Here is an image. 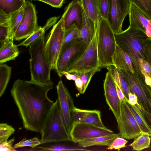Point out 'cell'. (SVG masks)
Segmentation results:
<instances>
[{
  "label": "cell",
  "instance_id": "1",
  "mask_svg": "<svg viewBox=\"0 0 151 151\" xmlns=\"http://www.w3.org/2000/svg\"><path fill=\"white\" fill-rule=\"evenodd\" d=\"M52 86L51 81L44 83L19 79L14 81L10 92L27 130L41 132L54 103L47 96Z\"/></svg>",
  "mask_w": 151,
  "mask_h": 151
},
{
  "label": "cell",
  "instance_id": "2",
  "mask_svg": "<svg viewBox=\"0 0 151 151\" xmlns=\"http://www.w3.org/2000/svg\"><path fill=\"white\" fill-rule=\"evenodd\" d=\"M115 35L116 44L130 56L134 66L135 74L145 84L139 62L141 60H147L142 41L148 37L141 31L129 26L125 30Z\"/></svg>",
  "mask_w": 151,
  "mask_h": 151
},
{
  "label": "cell",
  "instance_id": "3",
  "mask_svg": "<svg viewBox=\"0 0 151 151\" xmlns=\"http://www.w3.org/2000/svg\"><path fill=\"white\" fill-rule=\"evenodd\" d=\"M45 43L44 33L29 46L31 80L40 83L50 81L52 69L46 55Z\"/></svg>",
  "mask_w": 151,
  "mask_h": 151
},
{
  "label": "cell",
  "instance_id": "4",
  "mask_svg": "<svg viewBox=\"0 0 151 151\" xmlns=\"http://www.w3.org/2000/svg\"><path fill=\"white\" fill-rule=\"evenodd\" d=\"M41 134V144L71 141L62 118L58 99L48 114Z\"/></svg>",
  "mask_w": 151,
  "mask_h": 151
},
{
  "label": "cell",
  "instance_id": "5",
  "mask_svg": "<svg viewBox=\"0 0 151 151\" xmlns=\"http://www.w3.org/2000/svg\"><path fill=\"white\" fill-rule=\"evenodd\" d=\"M116 45L114 32L107 20L101 17L97 33V49L99 68L114 65L112 57Z\"/></svg>",
  "mask_w": 151,
  "mask_h": 151
},
{
  "label": "cell",
  "instance_id": "6",
  "mask_svg": "<svg viewBox=\"0 0 151 151\" xmlns=\"http://www.w3.org/2000/svg\"><path fill=\"white\" fill-rule=\"evenodd\" d=\"M97 33L82 53L66 68L67 72H83L94 69L100 68L97 49Z\"/></svg>",
  "mask_w": 151,
  "mask_h": 151
},
{
  "label": "cell",
  "instance_id": "7",
  "mask_svg": "<svg viewBox=\"0 0 151 151\" xmlns=\"http://www.w3.org/2000/svg\"><path fill=\"white\" fill-rule=\"evenodd\" d=\"M65 30L61 17L53 26L45 41V50L52 69H55L57 60L61 50Z\"/></svg>",
  "mask_w": 151,
  "mask_h": 151
},
{
  "label": "cell",
  "instance_id": "8",
  "mask_svg": "<svg viewBox=\"0 0 151 151\" xmlns=\"http://www.w3.org/2000/svg\"><path fill=\"white\" fill-rule=\"evenodd\" d=\"M87 47L80 38L62 46L55 69L60 77L63 76V73L65 71L68 66L82 54Z\"/></svg>",
  "mask_w": 151,
  "mask_h": 151
},
{
  "label": "cell",
  "instance_id": "9",
  "mask_svg": "<svg viewBox=\"0 0 151 151\" xmlns=\"http://www.w3.org/2000/svg\"><path fill=\"white\" fill-rule=\"evenodd\" d=\"M126 100H121L120 114L117 121L121 137L128 139H134L142 132L132 113Z\"/></svg>",
  "mask_w": 151,
  "mask_h": 151
},
{
  "label": "cell",
  "instance_id": "10",
  "mask_svg": "<svg viewBox=\"0 0 151 151\" xmlns=\"http://www.w3.org/2000/svg\"><path fill=\"white\" fill-rule=\"evenodd\" d=\"M24 9L22 19L14 35L15 40L26 38L40 27L37 24L36 12L33 4L26 1Z\"/></svg>",
  "mask_w": 151,
  "mask_h": 151
},
{
  "label": "cell",
  "instance_id": "11",
  "mask_svg": "<svg viewBox=\"0 0 151 151\" xmlns=\"http://www.w3.org/2000/svg\"><path fill=\"white\" fill-rule=\"evenodd\" d=\"M56 89L60 114L65 128L69 134L73 124L71 112L75 107L73 101L62 80L58 83Z\"/></svg>",
  "mask_w": 151,
  "mask_h": 151
},
{
  "label": "cell",
  "instance_id": "12",
  "mask_svg": "<svg viewBox=\"0 0 151 151\" xmlns=\"http://www.w3.org/2000/svg\"><path fill=\"white\" fill-rule=\"evenodd\" d=\"M119 70L127 81L131 92L137 96L141 106L145 110L151 113L149 100V88L135 74L124 70Z\"/></svg>",
  "mask_w": 151,
  "mask_h": 151
},
{
  "label": "cell",
  "instance_id": "13",
  "mask_svg": "<svg viewBox=\"0 0 151 151\" xmlns=\"http://www.w3.org/2000/svg\"><path fill=\"white\" fill-rule=\"evenodd\" d=\"M113 133V131L108 129H102L81 122L73 123L69 134L71 141L77 143L85 139Z\"/></svg>",
  "mask_w": 151,
  "mask_h": 151
},
{
  "label": "cell",
  "instance_id": "14",
  "mask_svg": "<svg viewBox=\"0 0 151 151\" xmlns=\"http://www.w3.org/2000/svg\"><path fill=\"white\" fill-rule=\"evenodd\" d=\"M128 0H111L109 15L107 20L115 34L122 32L123 21L129 12Z\"/></svg>",
  "mask_w": 151,
  "mask_h": 151
},
{
  "label": "cell",
  "instance_id": "15",
  "mask_svg": "<svg viewBox=\"0 0 151 151\" xmlns=\"http://www.w3.org/2000/svg\"><path fill=\"white\" fill-rule=\"evenodd\" d=\"M104 88L106 102L117 121L120 116L121 100L118 95L115 81L108 71L106 74Z\"/></svg>",
  "mask_w": 151,
  "mask_h": 151
},
{
  "label": "cell",
  "instance_id": "16",
  "mask_svg": "<svg viewBox=\"0 0 151 151\" xmlns=\"http://www.w3.org/2000/svg\"><path fill=\"white\" fill-rule=\"evenodd\" d=\"M128 14L129 26L141 31L151 38V19L132 3L130 4Z\"/></svg>",
  "mask_w": 151,
  "mask_h": 151
},
{
  "label": "cell",
  "instance_id": "17",
  "mask_svg": "<svg viewBox=\"0 0 151 151\" xmlns=\"http://www.w3.org/2000/svg\"><path fill=\"white\" fill-rule=\"evenodd\" d=\"M61 17L65 31L74 23L80 29L82 22V9L80 1L73 0L70 2Z\"/></svg>",
  "mask_w": 151,
  "mask_h": 151
},
{
  "label": "cell",
  "instance_id": "18",
  "mask_svg": "<svg viewBox=\"0 0 151 151\" xmlns=\"http://www.w3.org/2000/svg\"><path fill=\"white\" fill-rule=\"evenodd\" d=\"M112 59L114 65L118 68L135 74L134 66L130 56L117 44Z\"/></svg>",
  "mask_w": 151,
  "mask_h": 151
},
{
  "label": "cell",
  "instance_id": "19",
  "mask_svg": "<svg viewBox=\"0 0 151 151\" xmlns=\"http://www.w3.org/2000/svg\"><path fill=\"white\" fill-rule=\"evenodd\" d=\"M82 22L80 29L79 38L82 42L87 46L95 35V25L93 22L87 16L82 8Z\"/></svg>",
  "mask_w": 151,
  "mask_h": 151
},
{
  "label": "cell",
  "instance_id": "20",
  "mask_svg": "<svg viewBox=\"0 0 151 151\" xmlns=\"http://www.w3.org/2000/svg\"><path fill=\"white\" fill-rule=\"evenodd\" d=\"M82 8L87 16L94 23L95 31H98L101 17L98 0H80Z\"/></svg>",
  "mask_w": 151,
  "mask_h": 151
},
{
  "label": "cell",
  "instance_id": "21",
  "mask_svg": "<svg viewBox=\"0 0 151 151\" xmlns=\"http://www.w3.org/2000/svg\"><path fill=\"white\" fill-rule=\"evenodd\" d=\"M0 44V65L15 60L19 55V51L18 46L13 43V41L8 39Z\"/></svg>",
  "mask_w": 151,
  "mask_h": 151
},
{
  "label": "cell",
  "instance_id": "22",
  "mask_svg": "<svg viewBox=\"0 0 151 151\" xmlns=\"http://www.w3.org/2000/svg\"><path fill=\"white\" fill-rule=\"evenodd\" d=\"M120 137L119 134L100 136L79 141L77 143L80 147L85 148L94 146H109L116 137Z\"/></svg>",
  "mask_w": 151,
  "mask_h": 151
},
{
  "label": "cell",
  "instance_id": "23",
  "mask_svg": "<svg viewBox=\"0 0 151 151\" xmlns=\"http://www.w3.org/2000/svg\"><path fill=\"white\" fill-rule=\"evenodd\" d=\"M106 68L111 75L116 83L121 88L126 99L128 101L129 94L131 91L124 76L120 70L114 65L107 66Z\"/></svg>",
  "mask_w": 151,
  "mask_h": 151
},
{
  "label": "cell",
  "instance_id": "24",
  "mask_svg": "<svg viewBox=\"0 0 151 151\" xmlns=\"http://www.w3.org/2000/svg\"><path fill=\"white\" fill-rule=\"evenodd\" d=\"M127 104L142 132L147 133L151 137V127L149 124L140 109L137 105H132L128 102Z\"/></svg>",
  "mask_w": 151,
  "mask_h": 151
},
{
  "label": "cell",
  "instance_id": "25",
  "mask_svg": "<svg viewBox=\"0 0 151 151\" xmlns=\"http://www.w3.org/2000/svg\"><path fill=\"white\" fill-rule=\"evenodd\" d=\"M24 6L10 14L9 22L8 39L13 41L15 34L19 25L24 14Z\"/></svg>",
  "mask_w": 151,
  "mask_h": 151
},
{
  "label": "cell",
  "instance_id": "26",
  "mask_svg": "<svg viewBox=\"0 0 151 151\" xmlns=\"http://www.w3.org/2000/svg\"><path fill=\"white\" fill-rule=\"evenodd\" d=\"M25 0H0V10L7 14L15 12L23 7Z\"/></svg>",
  "mask_w": 151,
  "mask_h": 151
},
{
  "label": "cell",
  "instance_id": "27",
  "mask_svg": "<svg viewBox=\"0 0 151 151\" xmlns=\"http://www.w3.org/2000/svg\"><path fill=\"white\" fill-rule=\"evenodd\" d=\"M83 122L102 129H108L104 125L102 121L101 112L99 110H87Z\"/></svg>",
  "mask_w": 151,
  "mask_h": 151
},
{
  "label": "cell",
  "instance_id": "28",
  "mask_svg": "<svg viewBox=\"0 0 151 151\" xmlns=\"http://www.w3.org/2000/svg\"><path fill=\"white\" fill-rule=\"evenodd\" d=\"M12 67L6 64L0 65V97L4 93L10 78Z\"/></svg>",
  "mask_w": 151,
  "mask_h": 151
},
{
  "label": "cell",
  "instance_id": "29",
  "mask_svg": "<svg viewBox=\"0 0 151 151\" xmlns=\"http://www.w3.org/2000/svg\"><path fill=\"white\" fill-rule=\"evenodd\" d=\"M150 137L148 134L142 133L134 139L129 146L133 150L138 151L149 148L151 142Z\"/></svg>",
  "mask_w": 151,
  "mask_h": 151
},
{
  "label": "cell",
  "instance_id": "30",
  "mask_svg": "<svg viewBox=\"0 0 151 151\" xmlns=\"http://www.w3.org/2000/svg\"><path fill=\"white\" fill-rule=\"evenodd\" d=\"M54 144L46 145L38 147V148L41 150L43 151H86L88 150L84 149L83 147L69 146L65 145L57 144V142H53Z\"/></svg>",
  "mask_w": 151,
  "mask_h": 151
},
{
  "label": "cell",
  "instance_id": "31",
  "mask_svg": "<svg viewBox=\"0 0 151 151\" xmlns=\"http://www.w3.org/2000/svg\"><path fill=\"white\" fill-rule=\"evenodd\" d=\"M100 68H96L85 72H74L72 73L77 76L81 79L83 82V87L81 93V94L84 93L91 78L96 72L100 71Z\"/></svg>",
  "mask_w": 151,
  "mask_h": 151
},
{
  "label": "cell",
  "instance_id": "32",
  "mask_svg": "<svg viewBox=\"0 0 151 151\" xmlns=\"http://www.w3.org/2000/svg\"><path fill=\"white\" fill-rule=\"evenodd\" d=\"M80 29L75 23L65 32L62 46L80 38Z\"/></svg>",
  "mask_w": 151,
  "mask_h": 151
},
{
  "label": "cell",
  "instance_id": "33",
  "mask_svg": "<svg viewBox=\"0 0 151 151\" xmlns=\"http://www.w3.org/2000/svg\"><path fill=\"white\" fill-rule=\"evenodd\" d=\"M151 19V0H128Z\"/></svg>",
  "mask_w": 151,
  "mask_h": 151
},
{
  "label": "cell",
  "instance_id": "34",
  "mask_svg": "<svg viewBox=\"0 0 151 151\" xmlns=\"http://www.w3.org/2000/svg\"><path fill=\"white\" fill-rule=\"evenodd\" d=\"M15 130L11 126L7 123H1L0 124V143L7 141L9 137L14 134Z\"/></svg>",
  "mask_w": 151,
  "mask_h": 151
},
{
  "label": "cell",
  "instance_id": "35",
  "mask_svg": "<svg viewBox=\"0 0 151 151\" xmlns=\"http://www.w3.org/2000/svg\"><path fill=\"white\" fill-rule=\"evenodd\" d=\"M41 144V141L36 137L27 139L24 138L19 142L15 144L14 147L15 148L24 147H29L34 148Z\"/></svg>",
  "mask_w": 151,
  "mask_h": 151
},
{
  "label": "cell",
  "instance_id": "36",
  "mask_svg": "<svg viewBox=\"0 0 151 151\" xmlns=\"http://www.w3.org/2000/svg\"><path fill=\"white\" fill-rule=\"evenodd\" d=\"M45 32L43 28L40 27L38 29L17 45L24 46L26 47L29 46L31 43L44 34Z\"/></svg>",
  "mask_w": 151,
  "mask_h": 151
},
{
  "label": "cell",
  "instance_id": "37",
  "mask_svg": "<svg viewBox=\"0 0 151 151\" xmlns=\"http://www.w3.org/2000/svg\"><path fill=\"white\" fill-rule=\"evenodd\" d=\"M101 17L107 20L109 17L111 0H98Z\"/></svg>",
  "mask_w": 151,
  "mask_h": 151
},
{
  "label": "cell",
  "instance_id": "38",
  "mask_svg": "<svg viewBox=\"0 0 151 151\" xmlns=\"http://www.w3.org/2000/svg\"><path fill=\"white\" fill-rule=\"evenodd\" d=\"M87 110H83L75 107L71 112V117L73 123L83 122Z\"/></svg>",
  "mask_w": 151,
  "mask_h": 151
},
{
  "label": "cell",
  "instance_id": "39",
  "mask_svg": "<svg viewBox=\"0 0 151 151\" xmlns=\"http://www.w3.org/2000/svg\"><path fill=\"white\" fill-rule=\"evenodd\" d=\"M127 142L124 138L120 137H118L114 140L107 149L109 150L114 149L119 150L120 149L125 147Z\"/></svg>",
  "mask_w": 151,
  "mask_h": 151
},
{
  "label": "cell",
  "instance_id": "40",
  "mask_svg": "<svg viewBox=\"0 0 151 151\" xmlns=\"http://www.w3.org/2000/svg\"><path fill=\"white\" fill-rule=\"evenodd\" d=\"M9 31V22L0 24V43L8 39Z\"/></svg>",
  "mask_w": 151,
  "mask_h": 151
},
{
  "label": "cell",
  "instance_id": "41",
  "mask_svg": "<svg viewBox=\"0 0 151 151\" xmlns=\"http://www.w3.org/2000/svg\"><path fill=\"white\" fill-rule=\"evenodd\" d=\"M142 43L147 60L151 66V38L148 37L144 40Z\"/></svg>",
  "mask_w": 151,
  "mask_h": 151
},
{
  "label": "cell",
  "instance_id": "42",
  "mask_svg": "<svg viewBox=\"0 0 151 151\" xmlns=\"http://www.w3.org/2000/svg\"><path fill=\"white\" fill-rule=\"evenodd\" d=\"M14 140V137H13L10 140L0 143V151H16L14 146H13Z\"/></svg>",
  "mask_w": 151,
  "mask_h": 151
},
{
  "label": "cell",
  "instance_id": "43",
  "mask_svg": "<svg viewBox=\"0 0 151 151\" xmlns=\"http://www.w3.org/2000/svg\"><path fill=\"white\" fill-rule=\"evenodd\" d=\"M64 0H40L51 6L55 8H60L63 3Z\"/></svg>",
  "mask_w": 151,
  "mask_h": 151
},
{
  "label": "cell",
  "instance_id": "44",
  "mask_svg": "<svg viewBox=\"0 0 151 151\" xmlns=\"http://www.w3.org/2000/svg\"><path fill=\"white\" fill-rule=\"evenodd\" d=\"M141 110L142 114L145 118L151 127V113L145 110L139 103L136 104Z\"/></svg>",
  "mask_w": 151,
  "mask_h": 151
},
{
  "label": "cell",
  "instance_id": "45",
  "mask_svg": "<svg viewBox=\"0 0 151 151\" xmlns=\"http://www.w3.org/2000/svg\"><path fill=\"white\" fill-rule=\"evenodd\" d=\"M59 17H54L49 19L43 27L45 31L48 29L52 26L54 25L56 22Z\"/></svg>",
  "mask_w": 151,
  "mask_h": 151
},
{
  "label": "cell",
  "instance_id": "46",
  "mask_svg": "<svg viewBox=\"0 0 151 151\" xmlns=\"http://www.w3.org/2000/svg\"><path fill=\"white\" fill-rule=\"evenodd\" d=\"M127 102L130 104L133 105H136L139 103L137 95L131 92L129 94V99Z\"/></svg>",
  "mask_w": 151,
  "mask_h": 151
},
{
  "label": "cell",
  "instance_id": "47",
  "mask_svg": "<svg viewBox=\"0 0 151 151\" xmlns=\"http://www.w3.org/2000/svg\"><path fill=\"white\" fill-rule=\"evenodd\" d=\"M10 14H7L0 10V24H4L9 21Z\"/></svg>",
  "mask_w": 151,
  "mask_h": 151
},
{
  "label": "cell",
  "instance_id": "48",
  "mask_svg": "<svg viewBox=\"0 0 151 151\" xmlns=\"http://www.w3.org/2000/svg\"><path fill=\"white\" fill-rule=\"evenodd\" d=\"M75 84L77 89L81 93L83 87V83L81 79L78 77L75 80Z\"/></svg>",
  "mask_w": 151,
  "mask_h": 151
},
{
  "label": "cell",
  "instance_id": "49",
  "mask_svg": "<svg viewBox=\"0 0 151 151\" xmlns=\"http://www.w3.org/2000/svg\"><path fill=\"white\" fill-rule=\"evenodd\" d=\"M70 73L65 71L63 73V75H64L67 79L75 81L78 77L74 74Z\"/></svg>",
  "mask_w": 151,
  "mask_h": 151
},
{
  "label": "cell",
  "instance_id": "50",
  "mask_svg": "<svg viewBox=\"0 0 151 151\" xmlns=\"http://www.w3.org/2000/svg\"><path fill=\"white\" fill-rule=\"evenodd\" d=\"M116 83L117 93L119 99L121 100H126L122 91L119 86Z\"/></svg>",
  "mask_w": 151,
  "mask_h": 151
},
{
  "label": "cell",
  "instance_id": "51",
  "mask_svg": "<svg viewBox=\"0 0 151 151\" xmlns=\"http://www.w3.org/2000/svg\"><path fill=\"white\" fill-rule=\"evenodd\" d=\"M149 100L151 106V89H149Z\"/></svg>",
  "mask_w": 151,
  "mask_h": 151
},
{
  "label": "cell",
  "instance_id": "52",
  "mask_svg": "<svg viewBox=\"0 0 151 151\" xmlns=\"http://www.w3.org/2000/svg\"><path fill=\"white\" fill-rule=\"evenodd\" d=\"M35 0V1H40V0Z\"/></svg>",
  "mask_w": 151,
  "mask_h": 151
},
{
  "label": "cell",
  "instance_id": "53",
  "mask_svg": "<svg viewBox=\"0 0 151 151\" xmlns=\"http://www.w3.org/2000/svg\"><path fill=\"white\" fill-rule=\"evenodd\" d=\"M150 139H151V137H150Z\"/></svg>",
  "mask_w": 151,
  "mask_h": 151
}]
</instances>
